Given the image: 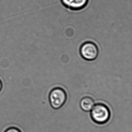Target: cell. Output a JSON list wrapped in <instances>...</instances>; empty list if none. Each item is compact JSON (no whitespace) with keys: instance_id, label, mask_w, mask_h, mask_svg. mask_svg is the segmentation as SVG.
Returning <instances> with one entry per match:
<instances>
[{"instance_id":"1","label":"cell","mask_w":132,"mask_h":132,"mask_svg":"<svg viewBox=\"0 0 132 132\" xmlns=\"http://www.w3.org/2000/svg\"><path fill=\"white\" fill-rule=\"evenodd\" d=\"M90 111V116L93 121L99 125H103L110 119V111L106 105L102 103L95 104Z\"/></svg>"},{"instance_id":"2","label":"cell","mask_w":132,"mask_h":132,"mask_svg":"<svg viewBox=\"0 0 132 132\" xmlns=\"http://www.w3.org/2000/svg\"><path fill=\"white\" fill-rule=\"evenodd\" d=\"M67 94L63 88L57 87L50 92L48 96L50 104L55 110L62 108L67 100Z\"/></svg>"},{"instance_id":"3","label":"cell","mask_w":132,"mask_h":132,"mask_svg":"<svg viewBox=\"0 0 132 132\" xmlns=\"http://www.w3.org/2000/svg\"><path fill=\"white\" fill-rule=\"evenodd\" d=\"M80 53L83 59L87 61H93L99 54V50L97 45L92 42H87L83 44L80 47Z\"/></svg>"},{"instance_id":"4","label":"cell","mask_w":132,"mask_h":132,"mask_svg":"<svg viewBox=\"0 0 132 132\" xmlns=\"http://www.w3.org/2000/svg\"><path fill=\"white\" fill-rule=\"evenodd\" d=\"M62 6L71 11H79L84 8L88 0H60Z\"/></svg>"},{"instance_id":"5","label":"cell","mask_w":132,"mask_h":132,"mask_svg":"<svg viewBox=\"0 0 132 132\" xmlns=\"http://www.w3.org/2000/svg\"><path fill=\"white\" fill-rule=\"evenodd\" d=\"M95 104V101L93 99L88 96L83 97L80 102V106L81 108L85 112L90 111Z\"/></svg>"},{"instance_id":"6","label":"cell","mask_w":132,"mask_h":132,"mask_svg":"<svg viewBox=\"0 0 132 132\" xmlns=\"http://www.w3.org/2000/svg\"><path fill=\"white\" fill-rule=\"evenodd\" d=\"M4 132H21V131L16 127H11L6 129Z\"/></svg>"},{"instance_id":"7","label":"cell","mask_w":132,"mask_h":132,"mask_svg":"<svg viewBox=\"0 0 132 132\" xmlns=\"http://www.w3.org/2000/svg\"><path fill=\"white\" fill-rule=\"evenodd\" d=\"M2 81L0 80V92H1V90H2Z\"/></svg>"}]
</instances>
